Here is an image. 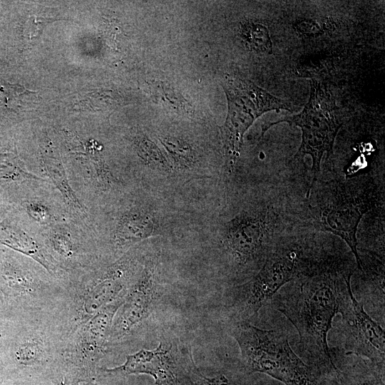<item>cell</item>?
<instances>
[{"label":"cell","mask_w":385,"mask_h":385,"mask_svg":"<svg viewBox=\"0 0 385 385\" xmlns=\"http://www.w3.org/2000/svg\"><path fill=\"white\" fill-rule=\"evenodd\" d=\"M352 271L338 260L310 262L292 286L276 297V309L294 325L302 347L324 375L338 376L327 342L332 321L351 285Z\"/></svg>","instance_id":"6da1fadb"},{"label":"cell","mask_w":385,"mask_h":385,"mask_svg":"<svg viewBox=\"0 0 385 385\" xmlns=\"http://www.w3.org/2000/svg\"><path fill=\"white\" fill-rule=\"evenodd\" d=\"M376 188L370 176L326 183L318 192L315 205L309 206V222L322 232L341 237L354 255L358 268L357 229L363 216L376 204Z\"/></svg>","instance_id":"7a4b0ae2"},{"label":"cell","mask_w":385,"mask_h":385,"mask_svg":"<svg viewBox=\"0 0 385 385\" xmlns=\"http://www.w3.org/2000/svg\"><path fill=\"white\" fill-rule=\"evenodd\" d=\"M232 336L248 374L262 373L284 385H323L314 369L291 348L285 334L241 321L232 327Z\"/></svg>","instance_id":"3957f363"},{"label":"cell","mask_w":385,"mask_h":385,"mask_svg":"<svg viewBox=\"0 0 385 385\" xmlns=\"http://www.w3.org/2000/svg\"><path fill=\"white\" fill-rule=\"evenodd\" d=\"M285 215L274 202L252 211H242L227 223L224 246L239 267L257 272L272 252L284 228Z\"/></svg>","instance_id":"277c9868"},{"label":"cell","mask_w":385,"mask_h":385,"mask_svg":"<svg viewBox=\"0 0 385 385\" xmlns=\"http://www.w3.org/2000/svg\"><path fill=\"white\" fill-rule=\"evenodd\" d=\"M221 86L227 101V113L221 133L227 161L232 167L240 155L244 135L257 118L268 111L291 112L296 107L238 76L227 75Z\"/></svg>","instance_id":"5b68a950"},{"label":"cell","mask_w":385,"mask_h":385,"mask_svg":"<svg viewBox=\"0 0 385 385\" xmlns=\"http://www.w3.org/2000/svg\"><path fill=\"white\" fill-rule=\"evenodd\" d=\"M309 98L299 113L280 119L262 127V135L272 125L286 122L300 128L302 143L294 159L309 155L312 159V180L307 192V198L317 180L321 162L324 155L332 153L337 134L343 124L337 113L334 101L324 87L312 79Z\"/></svg>","instance_id":"8992f818"},{"label":"cell","mask_w":385,"mask_h":385,"mask_svg":"<svg viewBox=\"0 0 385 385\" xmlns=\"http://www.w3.org/2000/svg\"><path fill=\"white\" fill-rule=\"evenodd\" d=\"M302 255L299 245L280 241L257 273L234 289L232 307L235 312L242 318L257 314L280 289L307 267L310 261Z\"/></svg>","instance_id":"52a82bcc"},{"label":"cell","mask_w":385,"mask_h":385,"mask_svg":"<svg viewBox=\"0 0 385 385\" xmlns=\"http://www.w3.org/2000/svg\"><path fill=\"white\" fill-rule=\"evenodd\" d=\"M110 376L147 374L156 385H192L207 379L197 368L189 346L180 342L164 340L154 349H142L126 356L125 361L114 368H99Z\"/></svg>","instance_id":"ba28073f"},{"label":"cell","mask_w":385,"mask_h":385,"mask_svg":"<svg viewBox=\"0 0 385 385\" xmlns=\"http://www.w3.org/2000/svg\"><path fill=\"white\" fill-rule=\"evenodd\" d=\"M123 299L103 307L71 334L63 349L61 379H97V365L108 346L113 317Z\"/></svg>","instance_id":"9c48e42d"},{"label":"cell","mask_w":385,"mask_h":385,"mask_svg":"<svg viewBox=\"0 0 385 385\" xmlns=\"http://www.w3.org/2000/svg\"><path fill=\"white\" fill-rule=\"evenodd\" d=\"M133 267L131 259L122 258L73 294L67 326L68 334L103 307L125 297L135 280Z\"/></svg>","instance_id":"30bf717a"},{"label":"cell","mask_w":385,"mask_h":385,"mask_svg":"<svg viewBox=\"0 0 385 385\" xmlns=\"http://www.w3.org/2000/svg\"><path fill=\"white\" fill-rule=\"evenodd\" d=\"M339 313L342 317L346 354L366 358L373 364L384 367V330L365 312L351 286Z\"/></svg>","instance_id":"8fae6325"},{"label":"cell","mask_w":385,"mask_h":385,"mask_svg":"<svg viewBox=\"0 0 385 385\" xmlns=\"http://www.w3.org/2000/svg\"><path fill=\"white\" fill-rule=\"evenodd\" d=\"M155 267L152 261L146 262L128 289L113 317L108 345L130 334L151 314L160 297Z\"/></svg>","instance_id":"7c38bea8"},{"label":"cell","mask_w":385,"mask_h":385,"mask_svg":"<svg viewBox=\"0 0 385 385\" xmlns=\"http://www.w3.org/2000/svg\"><path fill=\"white\" fill-rule=\"evenodd\" d=\"M0 291L5 297L22 301L31 312L41 309L52 296L29 270L7 262L0 267Z\"/></svg>","instance_id":"4fadbf2b"},{"label":"cell","mask_w":385,"mask_h":385,"mask_svg":"<svg viewBox=\"0 0 385 385\" xmlns=\"http://www.w3.org/2000/svg\"><path fill=\"white\" fill-rule=\"evenodd\" d=\"M159 235L157 219L150 212L133 210L120 219L116 230L117 242L122 245L134 243Z\"/></svg>","instance_id":"5bb4252c"},{"label":"cell","mask_w":385,"mask_h":385,"mask_svg":"<svg viewBox=\"0 0 385 385\" xmlns=\"http://www.w3.org/2000/svg\"><path fill=\"white\" fill-rule=\"evenodd\" d=\"M0 242L32 257L49 272H55L56 268L47 260L38 244L17 227L0 222Z\"/></svg>","instance_id":"9a60e30c"},{"label":"cell","mask_w":385,"mask_h":385,"mask_svg":"<svg viewBox=\"0 0 385 385\" xmlns=\"http://www.w3.org/2000/svg\"><path fill=\"white\" fill-rule=\"evenodd\" d=\"M160 143L170 156L172 166L180 169L190 168L198 162V155L192 145L182 138L166 135L160 136Z\"/></svg>","instance_id":"2e32d148"},{"label":"cell","mask_w":385,"mask_h":385,"mask_svg":"<svg viewBox=\"0 0 385 385\" xmlns=\"http://www.w3.org/2000/svg\"><path fill=\"white\" fill-rule=\"evenodd\" d=\"M133 143L138 156L149 166L164 172L173 169L158 146L146 135L138 132L133 137Z\"/></svg>","instance_id":"e0dca14e"},{"label":"cell","mask_w":385,"mask_h":385,"mask_svg":"<svg viewBox=\"0 0 385 385\" xmlns=\"http://www.w3.org/2000/svg\"><path fill=\"white\" fill-rule=\"evenodd\" d=\"M44 165L48 175L61 192L66 203L74 211L83 214V207L71 189L61 161L56 158L46 157L44 159Z\"/></svg>","instance_id":"ac0fdd59"},{"label":"cell","mask_w":385,"mask_h":385,"mask_svg":"<svg viewBox=\"0 0 385 385\" xmlns=\"http://www.w3.org/2000/svg\"><path fill=\"white\" fill-rule=\"evenodd\" d=\"M122 104V98L112 90L91 91L79 99L76 105L83 111H112Z\"/></svg>","instance_id":"d6986e66"},{"label":"cell","mask_w":385,"mask_h":385,"mask_svg":"<svg viewBox=\"0 0 385 385\" xmlns=\"http://www.w3.org/2000/svg\"><path fill=\"white\" fill-rule=\"evenodd\" d=\"M148 88L153 98L180 113L192 111L188 101L175 88L164 82H151Z\"/></svg>","instance_id":"ffe728a7"},{"label":"cell","mask_w":385,"mask_h":385,"mask_svg":"<svg viewBox=\"0 0 385 385\" xmlns=\"http://www.w3.org/2000/svg\"><path fill=\"white\" fill-rule=\"evenodd\" d=\"M241 36L251 50L260 53H272V43L266 26L247 21L241 27Z\"/></svg>","instance_id":"44dd1931"},{"label":"cell","mask_w":385,"mask_h":385,"mask_svg":"<svg viewBox=\"0 0 385 385\" xmlns=\"http://www.w3.org/2000/svg\"><path fill=\"white\" fill-rule=\"evenodd\" d=\"M4 96L5 105L9 108L19 111L35 103L36 93L19 84L5 83L0 86Z\"/></svg>","instance_id":"7402d4cb"},{"label":"cell","mask_w":385,"mask_h":385,"mask_svg":"<svg viewBox=\"0 0 385 385\" xmlns=\"http://www.w3.org/2000/svg\"><path fill=\"white\" fill-rule=\"evenodd\" d=\"M0 179L20 181L39 178L29 173L18 157L9 153L0 155Z\"/></svg>","instance_id":"603a6c76"},{"label":"cell","mask_w":385,"mask_h":385,"mask_svg":"<svg viewBox=\"0 0 385 385\" xmlns=\"http://www.w3.org/2000/svg\"><path fill=\"white\" fill-rule=\"evenodd\" d=\"M65 20L64 18H57L40 14L29 16L24 25V34L27 38L33 40L41 35L45 27L55 21Z\"/></svg>","instance_id":"cb8c5ba5"},{"label":"cell","mask_w":385,"mask_h":385,"mask_svg":"<svg viewBox=\"0 0 385 385\" xmlns=\"http://www.w3.org/2000/svg\"><path fill=\"white\" fill-rule=\"evenodd\" d=\"M51 244L54 250L63 259L70 260L74 255L71 240L64 235L56 234L52 237Z\"/></svg>","instance_id":"d4e9b609"},{"label":"cell","mask_w":385,"mask_h":385,"mask_svg":"<svg viewBox=\"0 0 385 385\" xmlns=\"http://www.w3.org/2000/svg\"><path fill=\"white\" fill-rule=\"evenodd\" d=\"M356 385H384V371L363 374L357 379Z\"/></svg>","instance_id":"484cf974"},{"label":"cell","mask_w":385,"mask_h":385,"mask_svg":"<svg viewBox=\"0 0 385 385\" xmlns=\"http://www.w3.org/2000/svg\"><path fill=\"white\" fill-rule=\"evenodd\" d=\"M28 212L32 217L39 222H45L48 220V211L43 206L38 203H32L28 207Z\"/></svg>","instance_id":"4316f807"},{"label":"cell","mask_w":385,"mask_h":385,"mask_svg":"<svg viewBox=\"0 0 385 385\" xmlns=\"http://www.w3.org/2000/svg\"><path fill=\"white\" fill-rule=\"evenodd\" d=\"M48 385H101L97 379L87 381H75L65 378L60 379Z\"/></svg>","instance_id":"83f0119b"},{"label":"cell","mask_w":385,"mask_h":385,"mask_svg":"<svg viewBox=\"0 0 385 385\" xmlns=\"http://www.w3.org/2000/svg\"><path fill=\"white\" fill-rule=\"evenodd\" d=\"M3 381H4V376L2 375V374L0 371V385L2 384Z\"/></svg>","instance_id":"f1b7e54d"},{"label":"cell","mask_w":385,"mask_h":385,"mask_svg":"<svg viewBox=\"0 0 385 385\" xmlns=\"http://www.w3.org/2000/svg\"><path fill=\"white\" fill-rule=\"evenodd\" d=\"M192 385H209V384H205V383L198 382V383H194Z\"/></svg>","instance_id":"f546056e"}]
</instances>
